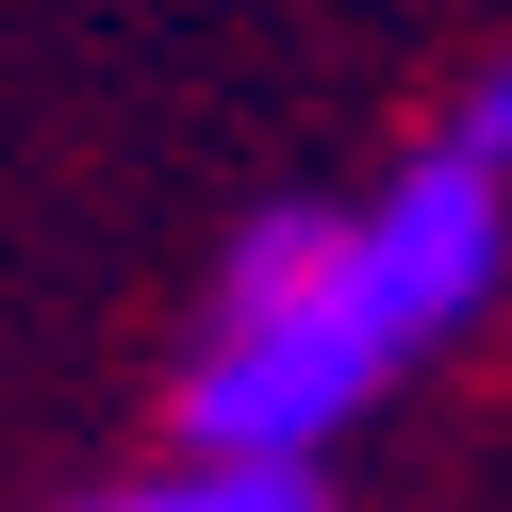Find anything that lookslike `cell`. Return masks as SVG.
Masks as SVG:
<instances>
[{
	"label": "cell",
	"mask_w": 512,
	"mask_h": 512,
	"mask_svg": "<svg viewBox=\"0 0 512 512\" xmlns=\"http://www.w3.org/2000/svg\"><path fill=\"white\" fill-rule=\"evenodd\" d=\"M496 265H512V166H479V149L430 133L331 232V265L281 314H232V331L199 347V380H182L199 463H314L397 364H430V347L496 298Z\"/></svg>",
	"instance_id": "1"
},
{
	"label": "cell",
	"mask_w": 512,
	"mask_h": 512,
	"mask_svg": "<svg viewBox=\"0 0 512 512\" xmlns=\"http://www.w3.org/2000/svg\"><path fill=\"white\" fill-rule=\"evenodd\" d=\"M331 232H347V215H314V199L248 215V232H232V265H215V331H232V314H281L314 265H331Z\"/></svg>",
	"instance_id": "2"
},
{
	"label": "cell",
	"mask_w": 512,
	"mask_h": 512,
	"mask_svg": "<svg viewBox=\"0 0 512 512\" xmlns=\"http://www.w3.org/2000/svg\"><path fill=\"white\" fill-rule=\"evenodd\" d=\"M83 512H314V463H182V479H133Z\"/></svg>",
	"instance_id": "3"
},
{
	"label": "cell",
	"mask_w": 512,
	"mask_h": 512,
	"mask_svg": "<svg viewBox=\"0 0 512 512\" xmlns=\"http://www.w3.org/2000/svg\"><path fill=\"white\" fill-rule=\"evenodd\" d=\"M446 149H479V166H512V50H496V67L463 83V100H446Z\"/></svg>",
	"instance_id": "4"
}]
</instances>
